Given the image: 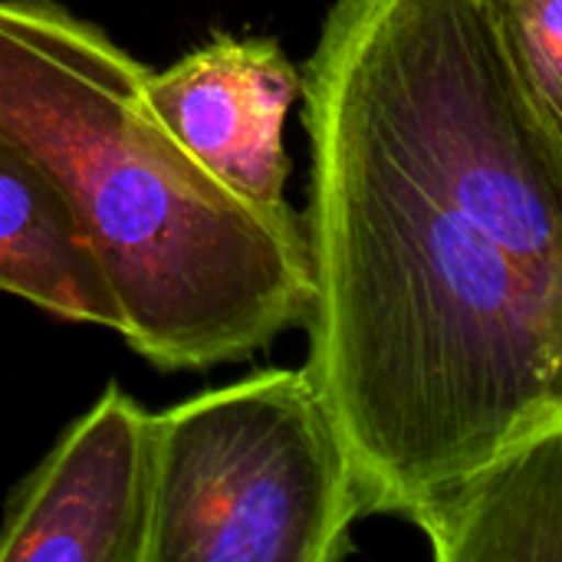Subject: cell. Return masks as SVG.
<instances>
[{
	"instance_id": "6da1fadb",
	"label": "cell",
	"mask_w": 562,
	"mask_h": 562,
	"mask_svg": "<svg viewBox=\"0 0 562 562\" xmlns=\"http://www.w3.org/2000/svg\"><path fill=\"white\" fill-rule=\"evenodd\" d=\"M306 372L415 527L562 425V165L474 0H336L303 76Z\"/></svg>"
},
{
	"instance_id": "7a4b0ae2",
	"label": "cell",
	"mask_w": 562,
	"mask_h": 562,
	"mask_svg": "<svg viewBox=\"0 0 562 562\" xmlns=\"http://www.w3.org/2000/svg\"><path fill=\"white\" fill-rule=\"evenodd\" d=\"M151 69L59 0H0V142L76 211L148 366L211 369L303 326L313 263L293 207H257L155 119Z\"/></svg>"
},
{
	"instance_id": "3957f363",
	"label": "cell",
	"mask_w": 562,
	"mask_h": 562,
	"mask_svg": "<svg viewBox=\"0 0 562 562\" xmlns=\"http://www.w3.org/2000/svg\"><path fill=\"white\" fill-rule=\"evenodd\" d=\"M362 494L303 369H263L155 415L145 562H336Z\"/></svg>"
},
{
	"instance_id": "277c9868",
	"label": "cell",
	"mask_w": 562,
	"mask_h": 562,
	"mask_svg": "<svg viewBox=\"0 0 562 562\" xmlns=\"http://www.w3.org/2000/svg\"><path fill=\"white\" fill-rule=\"evenodd\" d=\"M155 412L119 385L16 487L0 562H145Z\"/></svg>"
},
{
	"instance_id": "5b68a950",
	"label": "cell",
	"mask_w": 562,
	"mask_h": 562,
	"mask_svg": "<svg viewBox=\"0 0 562 562\" xmlns=\"http://www.w3.org/2000/svg\"><path fill=\"white\" fill-rule=\"evenodd\" d=\"M300 95L303 76L277 40L231 33H214L145 82L178 148L217 184L270 211L290 207L283 125Z\"/></svg>"
},
{
	"instance_id": "8992f818",
	"label": "cell",
	"mask_w": 562,
	"mask_h": 562,
	"mask_svg": "<svg viewBox=\"0 0 562 562\" xmlns=\"http://www.w3.org/2000/svg\"><path fill=\"white\" fill-rule=\"evenodd\" d=\"M0 290L63 323L122 333L109 273L69 201L16 148L0 142Z\"/></svg>"
},
{
	"instance_id": "52a82bcc",
	"label": "cell",
	"mask_w": 562,
	"mask_h": 562,
	"mask_svg": "<svg viewBox=\"0 0 562 562\" xmlns=\"http://www.w3.org/2000/svg\"><path fill=\"white\" fill-rule=\"evenodd\" d=\"M418 530L438 562L562 560V425L504 454Z\"/></svg>"
},
{
	"instance_id": "ba28073f",
	"label": "cell",
	"mask_w": 562,
	"mask_h": 562,
	"mask_svg": "<svg viewBox=\"0 0 562 562\" xmlns=\"http://www.w3.org/2000/svg\"><path fill=\"white\" fill-rule=\"evenodd\" d=\"M527 119L562 165V0H474Z\"/></svg>"
}]
</instances>
